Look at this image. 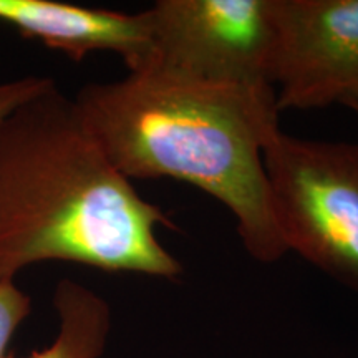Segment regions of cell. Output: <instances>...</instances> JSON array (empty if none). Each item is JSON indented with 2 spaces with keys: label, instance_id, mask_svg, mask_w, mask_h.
I'll return each instance as SVG.
<instances>
[{
  "label": "cell",
  "instance_id": "cell-3",
  "mask_svg": "<svg viewBox=\"0 0 358 358\" xmlns=\"http://www.w3.org/2000/svg\"><path fill=\"white\" fill-rule=\"evenodd\" d=\"M264 164L287 254L358 294V143L307 140L280 129Z\"/></svg>",
  "mask_w": 358,
  "mask_h": 358
},
{
  "label": "cell",
  "instance_id": "cell-8",
  "mask_svg": "<svg viewBox=\"0 0 358 358\" xmlns=\"http://www.w3.org/2000/svg\"><path fill=\"white\" fill-rule=\"evenodd\" d=\"M32 312V299L15 282L0 284V358L8 355L13 335Z\"/></svg>",
  "mask_w": 358,
  "mask_h": 358
},
{
  "label": "cell",
  "instance_id": "cell-4",
  "mask_svg": "<svg viewBox=\"0 0 358 358\" xmlns=\"http://www.w3.org/2000/svg\"><path fill=\"white\" fill-rule=\"evenodd\" d=\"M145 15L150 48L136 71L275 88V0H159Z\"/></svg>",
  "mask_w": 358,
  "mask_h": 358
},
{
  "label": "cell",
  "instance_id": "cell-6",
  "mask_svg": "<svg viewBox=\"0 0 358 358\" xmlns=\"http://www.w3.org/2000/svg\"><path fill=\"white\" fill-rule=\"evenodd\" d=\"M0 22L73 62L92 52L115 53L128 73L141 69L150 48L145 10L124 13L57 0H0Z\"/></svg>",
  "mask_w": 358,
  "mask_h": 358
},
{
  "label": "cell",
  "instance_id": "cell-5",
  "mask_svg": "<svg viewBox=\"0 0 358 358\" xmlns=\"http://www.w3.org/2000/svg\"><path fill=\"white\" fill-rule=\"evenodd\" d=\"M274 87L282 110H312L358 90V0H275Z\"/></svg>",
  "mask_w": 358,
  "mask_h": 358
},
{
  "label": "cell",
  "instance_id": "cell-10",
  "mask_svg": "<svg viewBox=\"0 0 358 358\" xmlns=\"http://www.w3.org/2000/svg\"><path fill=\"white\" fill-rule=\"evenodd\" d=\"M343 105H345L347 108H350V110L355 111V115L358 116V90H357L355 93H353V95H350V96L347 98Z\"/></svg>",
  "mask_w": 358,
  "mask_h": 358
},
{
  "label": "cell",
  "instance_id": "cell-7",
  "mask_svg": "<svg viewBox=\"0 0 358 358\" xmlns=\"http://www.w3.org/2000/svg\"><path fill=\"white\" fill-rule=\"evenodd\" d=\"M58 332L53 342L27 357L6 358H100L108 345L111 308L106 299L73 279H62L53 290Z\"/></svg>",
  "mask_w": 358,
  "mask_h": 358
},
{
  "label": "cell",
  "instance_id": "cell-2",
  "mask_svg": "<svg viewBox=\"0 0 358 358\" xmlns=\"http://www.w3.org/2000/svg\"><path fill=\"white\" fill-rule=\"evenodd\" d=\"M113 166L133 179L196 186L232 214L254 261L287 254L272 213L264 151L280 131L277 92L134 71L73 98Z\"/></svg>",
  "mask_w": 358,
  "mask_h": 358
},
{
  "label": "cell",
  "instance_id": "cell-1",
  "mask_svg": "<svg viewBox=\"0 0 358 358\" xmlns=\"http://www.w3.org/2000/svg\"><path fill=\"white\" fill-rule=\"evenodd\" d=\"M159 226L174 227L113 166L55 82L0 122V284L42 262L176 280L182 266Z\"/></svg>",
  "mask_w": 358,
  "mask_h": 358
},
{
  "label": "cell",
  "instance_id": "cell-9",
  "mask_svg": "<svg viewBox=\"0 0 358 358\" xmlns=\"http://www.w3.org/2000/svg\"><path fill=\"white\" fill-rule=\"evenodd\" d=\"M53 82L48 77H38V75H29L15 80L0 83V122L8 113H12L17 106L30 100Z\"/></svg>",
  "mask_w": 358,
  "mask_h": 358
}]
</instances>
